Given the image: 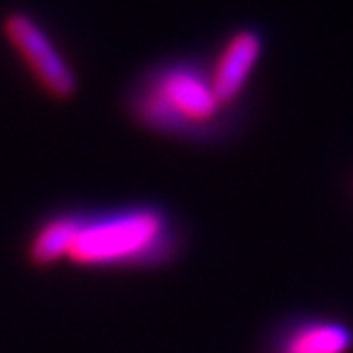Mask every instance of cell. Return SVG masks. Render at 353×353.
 Listing matches in <instances>:
<instances>
[{
    "label": "cell",
    "mask_w": 353,
    "mask_h": 353,
    "mask_svg": "<svg viewBox=\"0 0 353 353\" xmlns=\"http://www.w3.org/2000/svg\"><path fill=\"white\" fill-rule=\"evenodd\" d=\"M160 216L148 214V211L123 216V219L101 221L94 226L81 228L69 258L81 265H103L125 260L130 255L148 250L160 238Z\"/></svg>",
    "instance_id": "cell-1"
},
{
    "label": "cell",
    "mask_w": 353,
    "mask_h": 353,
    "mask_svg": "<svg viewBox=\"0 0 353 353\" xmlns=\"http://www.w3.org/2000/svg\"><path fill=\"white\" fill-rule=\"evenodd\" d=\"M258 57H260V37L255 32H238L228 42L226 52L221 54V61L216 66L214 81H211V88H214L219 103L233 101L241 94L243 83H245V79L253 72Z\"/></svg>",
    "instance_id": "cell-3"
},
{
    "label": "cell",
    "mask_w": 353,
    "mask_h": 353,
    "mask_svg": "<svg viewBox=\"0 0 353 353\" xmlns=\"http://www.w3.org/2000/svg\"><path fill=\"white\" fill-rule=\"evenodd\" d=\"M6 34L10 44L20 52L25 64L32 69L37 81L50 91L54 99H69L77 91V77L64 57L54 50L50 37L30 20L28 15L12 12L6 17Z\"/></svg>",
    "instance_id": "cell-2"
},
{
    "label": "cell",
    "mask_w": 353,
    "mask_h": 353,
    "mask_svg": "<svg viewBox=\"0 0 353 353\" xmlns=\"http://www.w3.org/2000/svg\"><path fill=\"white\" fill-rule=\"evenodd\" d=\"M162 101L172 110L192 118V121H206L219 108L214 88L199 81L192 74H172L162 83Z\"/></svg>",
    "instance_id": "cell-4"
},
{
    "label": "cell",
    "mask_w": 353,
    "mask_h": 353,
    "mask_svg": "<svg viewBox=\"0 0 353 353\" xmlns=\"http://www.w3.org/2000/svg\"><path fill=\"white\" fill-rule=\"evenodd\" d=\"M353 346V331L343 324H307L292 331L280 353H346Z\"/></svg>",
    "instance_id": "cell-5"
},
{
    "label": "cell",
    "mask_w": 353,
    "mask_h": 353,
    "mask_svg": "<svg viewBox=\"0 0 353 353\" xmlns=\"http://www.w3.org/2000/svg\"><path fill=\"white\" fill-rule=\"evenodd\" d=\"M81 228L77 219H57L47 223L30 245V260L34 265H52L59 258H69Z\"/></svg>",
    "instance_id": "cell-6"
}]
</instances>
